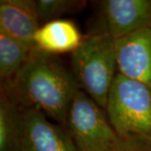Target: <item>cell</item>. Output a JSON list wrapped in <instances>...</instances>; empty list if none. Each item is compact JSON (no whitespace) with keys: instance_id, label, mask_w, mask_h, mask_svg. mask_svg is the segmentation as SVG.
<instances>
[{"instance_id":"cell-1","label":"cell","mask_w":151,"mask_h":151,"mask_svg":"<svg viewBox=\"0 0 151 151\" xmlns=\"http://www.w3.org/2000/svg\"><path fill=\"white\" fill-rule=\"evenodd\" d=\"M80 90L73 73L61 60L36 46L16 75L1 86V92L21 110L38 108L64 128L70 104Z\"/></svg>"},{"instance_id":"cell-9","label":"cell","mask_w":151,"mask_h":151,"mask_svg":"<svg viewBox=\"0 0 151 151\" xmlns=\"http://www.w3.org/2000/svg\"><path fill=\"white\" fill-rule=\"evenodd\" d=\"M84 37L75 24L67 19H56L43 24L34 37L36 48L51 55L72 53Z\"/></svg>"},{"instance_id":"cell-14","label":"cell","mask_w":151,"mask_h":151,"mask_svg":"<svg viewBox=\"0 0 151 151\" xmlns=\"http://www.w3.org/2000/svg\"><path fill=\"white\" fill-rule=\"evenodd\" d=\"M147 139H150V140L151 141V138H147Z\"/></svg>"},{"instance_id":"cell-3","label":"cell","mask_w":151,"mask_h":151,"mask_svg":"<svg viewBox=\"0 0 151 151\" xmlns=\"http://www.w3.org/2000/svg\"><path fill=\"white\" fill-rule=\"evenodd\" d=\"M105 110L113 129L123 139L151 138V87L118 72Z\"/></svg>"},{"instance_id":"cell-13","label":"cell","mask_w":151,"mask_h":151,"mask_svg":"<svg viewBox=\"0 0 151 151\" xmlns=\"http://www.w3.org/2000/svg\"><path fill=\"white\" fill-rule=\"evenodd\" d=\"M124 151H151V141L145 137L134 136L129 139Z\"/></svg>"},{"instance_id":"cell-11","label":"cell","mask_w":151,"mask_h":151,"mask_svg":"<svg viewBox=\"0 0 151 151\" xmlns=\"http://www.w3.org/2000/svg\"><path fill=\"white\" fill-rule=\"evenodd\" d=\"M35 45L25 43L0 32V77L2 82L10 80L26 63Z\"/></svg>"},{"instance_id":"cell-10","label":"cell","mask_w":151,"mask_h":151,"mask_svg":"<svg viewBox=\"0 0 151 151\" xmlns=\"http://www.w3.org/2000/svg\"><path fill=\"white\" fill-rule=\"evenodd\" d=\"M23 111L3 92L0 97V151H21Z\"/></svg>"},{"instance_id":"cell-7","label":"cell","mask_w":151,"mask_h":151,"mask_svg":"<svg viewBox=\"0 0 151 151\" xmlns=\"http://www.w3.org/2000/svg\"><path fill=\"white\" fill-rule=\"evenodd\" d=\"M118 72L151 87V29L116 40Z\"/></svg>"},{"instance_id":"cell-12","label":"cell","mask_w":151,"mask_h":151,"mask_svg":"<svg viewBox=\"0 0 151 151\" xmlns=\"http://www.w3.org/2000/svg\"><path fill=\"white\" fill-rule=\"evenodd\" d=\"M39 20L46 24L60 19L66 14H75L84 9L86 1L83 0H35Z\"/></svg>"},{"instance_id":"cell-5","label":"cell","mask_w":151,"mask_h":151,"mask_svg":"<svg viewBox=\"0 0 151 151\" xmlns=\"http://www.w3.org/2000/svg\"><path fill=\"white\" fill-rule=\"evenodd\" d=\"M96 10L90 35L117 40L151 29V0H102L97 2Z\"/></svg>"},{"instance_id":"cell-6","label":"cell","mask_w":151,"mask_h":151,"mask_svg":"<svg viewBox=\"0 0 151 151\" xmlns=\"http://www.w3.org/2000/svg\"><path fill=\"white\" fill-rule=\"evenodd\" d=\"M22 111L21 151H77L65 128L50 123L41 110L32 108Z\"/></svg>"},{"instance_id":"cell-2","label":"cell","mask_w":151,"mask_h":151,"mask_svg":"<svg viewBox=\"0 0 151 151\" xmlns=\"http://www.w3.org/2000/svg\"><path fill=\"white\" fill-rule=\"evenodd\" d=\"M71 65L81 89L106 109L118 74L116 40L108 35L87 34L80 46L71 53Z\"/></svg>"},{"instance_id":"cell-8","label":"cell","mask_w":151,"mask_h":151,"mask_svg":"<svg viewBox=\"0 0 151 151\" xmlns=\"http://www.w3.org/2000/svg\"><path fill=\"white\" fill-rule=\"evenodd\" d=\"M40 27L35 0H1L0 32L28 44Z\"/></svg>"},{"instance_id":"cell-4","label":"cell","mask_w":151,"mask_h":151,"mask_svg":"<svg viewBox=\"0 0 151 151\" xmlns=\"http://www.w3.org/2000/svg\"><path fill=\"white\" fill-rule=\"evenodd\" d=\"M65 129L77 151H124L129 140L119 136L104 109L81 90L70 104Z\"/></svg>"}]
</instances>
